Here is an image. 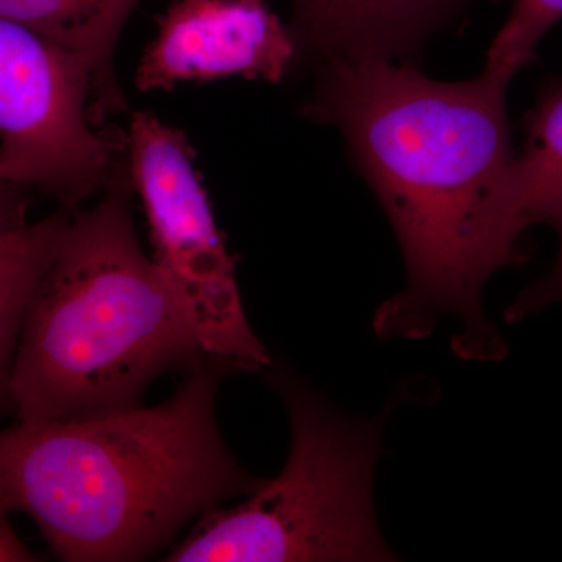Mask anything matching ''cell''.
<instances>
[{
	"mask_svg": "<svg viewBox=\"0 0 562 562\" xmlns=\"http://www.w3.org/2000/svg\"><path fill=\"white\" fill-rule=\"evenodd\" d=\"M221 371L191 369L160 405L0 431V519L27 514L63 561H139L257 491L217 425Z\"/></svg>",
	"mask_w": 562,
	"mask_h": 562,
	"instance_id": "cell-2",
	"label": "cell"
},
{
	"mask_svg": "<svg viewBox=\"0 0 562 562\" xmlns=\"http://www.w3.org/2000/svg\"><path fill=\"white\" fill-rule=\"evenodd\" d=\"M524 132L502 194L503 220L516 238L531 225L562 228V79L542 90Z\"/></svg>",
	"mask_w": 562,
	"mask_h": 562,
	"instance_id": "cell-10",
	"label": "cell"
},
{
	"mask_svg": "<svg viewBox=\"0 0 562 562\" xmlns=\"http://www.w3.org/2000/svg\"><path fill=\"white\" fill-rule=\"evenodd\" d=\"M133 192L127 165L95 205L70 210L7 382L20 422L133 408L162 372L209 362L171 284L140 246Z\"/></svg>",
	"mask_w": 562,
	"mask_h": 562,
	"instance_id": "cell-3",
	"label": "cell"
},
{
	"mask_svg": "<svg viewBox=\"0 0 562 562\" xmlns=\"http://www.w3.org/2000/svg\"><path fill=\"white\" fill-rule=\"evenodd\" d=\"M310 120L342 133L351 158L390 217L408 286L384 303L375 331L420 338L439 314L464 324L462 357L495 360L505 346L480 305L484 283L524 260L503 221L502 194L516 154L506 113L509 81H439L408 63L316 65Z\"/></svg>",
	"mask_w": 562,
	"mask_h": 562,
	"instance_id": "cell-1",
	"label": "cell"
},
{
	"mask_svg": "<svg viewBox=\"0 0 562 562\" xmlns=\"http://www.w3.org/2000/svg\"><path fill=\"white\" fill-rule=\"evenodd\" d=\"M157 25L136 70L140 91L228 77L279 83L297 63L290 29L266 0H176Z\"/></svg>",
	"mask_w": 562,
	"mask_h": 562,
	"instance_id": "cell-7",
	"label": "cell"
},
{
	"mask_svg": "<svg viewBox=\"0 0 562 562\" xmlns=\"http://www.w3.org/2000/svg\"><path fill=\"white\" fill-rule=\"evenodd\" d=\"M69 209L32 225L0 228V387L7 391L22 321L68 227Z\"/></svg>",
	"mask_w": 562,
	"mask_h": 562,
	"instance_id": "cell-11",
	"label": "cell"
},
{
	"mask_svg": "<svg viewBox=\"0 0 562 562\" xmlns=\"http://www.w3.org/2000/svg\"><path fill=\"white\" fill-rule=\"evenodd\" d=\"M269 380L290 417L286 464L246 502L202 514L165 561L392 560L372 505L384 416L347 419L280 368Z\"/></svg>",
	"mask_w": 562,
	"mask_h": 562,
	"instance_id": "cell-4",
	"label": "cell"
},
{
	"mask_svg": "<svg viewBox=\"0 0 562 562\" xmlns=\"http://www.w3.org/2000/svg\"><path fill=\"white\" fill-rule=\"evenodd\" d=\"M475 0H290L299 60L408 63Z\"/></svg>",
	"mask_w": 562,
	"mask_h": 562,
	"instance_id": "cell-8",
	"label": "cell"
},
{
	"mask_svg": "<svg viewBox=\"0 0 562 562\" xmlns=\"http://www.w3.org/2000/svg\"><path fill=\"white\" fill-rule=\"evenodd\" d=\"M194 158L179 128L150 111L133 114L128 171L149 225L151 260L176 292L205 360L222 371H260L271 360L244 313L236 258L225 246Z\"/></svg>",
	"mask_w": 562,
	"mask_h": 562,
	"instance_id": "cell-5",
	"label": "cell"
},
{
	"mask_svg": "<svg viewBox=\"0 0 562 562\" xmlns=\"http://www.w3.org/2000/svg\"><path fill=\"white\" fill-rule=\"evenodd\" d=\"M139 0H0V18L24 25L90 66L95 121L125 110L114 52Z\"/></svg>",
	"mask_w": 562,
	"mask_h": 562,
	"instance_id": "cell-9",
	"label": "cell"
},
{
	"mask_svg": "<svg viewBox=\"0 0 562 562\" xmlns=\"http://www.w3.org/2000/svg\"><path fill=\"white\" fill-rule=\"evenodd\" d=\"M35 560V557L24 543L18 539L11 530L9 520L0 519V562H27Z\"/></svg>",
	"mask_w": 562,
	"mask_h": 562,
	"instance_id": "cell-15",
	"label": "cell"
},
{
	"mask_svg": "<svg viewBox=\"0 0 562 562\" xmlns=\"http://www.w3.org/2000/svg\"><path fill=\"white\" fill-rule=\"evenodd\" d=\"M562 21V0H513L508 20L487 50L486 70L513 80L536 57L539 44Z\"/></svg>",
	"mask_w": 562,
	"mask_h": 562,
	"instance_id": "cell-12",
	"label": "cell"
},
{
	"mask_svg": "<svg viewBox=\"0 0 562 562\" xmlns=\"http://www.w3.org/2000/svg\"><path fill=\"white\" fill-rule=\"evenodd\" d=\"M13 184L9 183L0 172V228H13L24 225V206L11 192Z\"/></svg>",
	"mask_w": 562,
	"mask_h": 562,
	"instance_id": "cell-14",
	"label": "cell"
},
{
	"mask_svg": "<svg viewBox=\"0 0 562 562\" xmlns=\"http://www.w3.org/2000/svg\"><path fill=\"white\" fill-rule=\"evenodd\" d=\"M558 302H562V241L560 255H558L552 271L519 295V299L506 312V321L524 319L528 314L541 312L546 306Z\"/></svg>",
	"mask_w": 562,
	"mask_h": 562,
	"instance_id": "cell-13",
	"label": "cell"
},
{
	"mask_svg": "<svg viewBox=\"0 0 562 562\" xmlns=\"http://www.w3.org/2000/svg\"><path fill=\"white\" fill-rule=\"evenodd\" d=\"M94 77L77 55L0 18V172L63 209L102 194L127 168V133L95 121Z\"/></svg>",
	"mask_w": 562,
	"mask_h": 562,
	"instance_id": "cell-6",
	"label": "cell"
}]
</instances>
